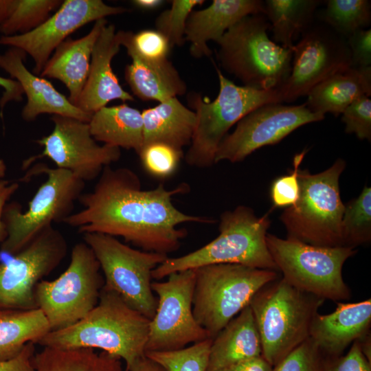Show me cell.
<instances>
[{"mask_svg": "<svg viewBox=\"0 0 371 371\" xmlns=\"http://www.w3.org/2000/svg\"><path fill=\"white\" fill-rule=\"evenodd\" d=\"M128 371H167V370L145 355L138 359L130 367Z\"/></svg>", "mask_w": 371, "mask_h": 371, "instance_id": "c3c4849f", "label": "cell"}, {"mask_svg": "<svg viewBox=\"0 0 371 371\" xmlns=\"http://www.w3.org/2000/svg\"><path fill=\"white\" fill-rule=\"evenodd\" d=\"M150 321L104 285L98 304L83 319L49 331L34 344L60 349H100L123 359L124 371H128L145 355Z\"/></svg>", "mask_w": 371, "mask_h": 371, "instance_id": "7a4b0ae2", "label": "cell"}, {"mask_svg": "<svg viewBox=\"0 0 371 371\" xmlns=\"http://www.w3.org/2000/svg\"><path fill=\"white\" fill-rule=\"evenodd\" d=\"M18 183H11L7 180H0V245L5 240V235L1 222L2 212L4 206L8 203L11 196L18 190Z\"/></svg>", "mask_w": 371, "mask_h": 371, "instance_id": "7dc6e473", "label": "cell"}, {"mask_svg": "<svg viewBox=\"0 0 371 371\" xmlns=\"http://www.w3.org/2000/svg\"><path fill=\"white\" fill-rule=\"evenodd\" d=\"M7 167L3 159H0V180H1L5 175Z\"/></svg>", "mask_w": 371, "mask_h": 371, "instance_id": "f5cc1de1", "label": "cell"}, {"mask_svg": "<svg viewBox=\"0 0 371 371\" xmlns=\"http://www.w3.org/2000/svg\"><path fill=\"white\" fill-rule=\"evenodd\" d=\"M95 141L139 155L144 146L142 112L126 104L104 106L93 113L89 122Z\"/></svg>", "mask_w": 371, "mask_h": 371, "instance_id": "83f0119b", "label": "cell"}, {"mask_svg": "<svg viewBox=\"0 0 371 371\" xmlns=\"http://www.w3.org/2000/svg\"><path fill=\"white\" fill-rule=\"evenodd\" d=\"M265 13L260 0H214L207 8L192 10L186 24L185 41L190 43V53L196 58L210 56L207 42L216 43L243 18Z\"/></svg>", "mask_w": 371, "mask_h": 371, "instance_id": "44dd1931", "label": "cell"}, {"mask_svg": "<svg viewBox=\"0 0 371 371\" xmlns=\"http://www.w3.org/2000/svg\"><path fill=\"white\" fill-rule=\"evenodd\" d=\"M259 357L260 338L248 305L212 339L206 371H218Z\"/></svg>", "mask_w": 371, "mask_h": 371, "instance_id": "cb8c5ba5", "label": "cell"}, {"mask_svg": "<svg viewBox=\"0 0 371 371\" xmlns=\"http://www.w3.org/2000/svg\"><path fill=\"white\" fill-rule=\"evenodd\" d=\"M351 56V67L371 65V30H359L347 38Z\"/></svg>", "mask_w": 371, "mask_h": 371, "instance_id": "7bdbcfd3", "label": "cell"}, {"mask_svg": "<svg viewBox=\"0 0 371 371\" xmlns=\"http://www.w3.org/2000/svg\"><path fill=\"white\" fill-rule=\"evenodd\" d=\"M363 95H371V67H350L315 86L308 93L305 104L313 113L338 116Z\"/></svg>", "mask_w": 371, "mask_h": 371, "instance_id": "d4e9b609", "label": "cell"}, {"mask_svg": "<svg viewBox=\"0 0 371 371\" xmlns=\"http://www.w3.org/2000/svg\"><path fill=\"white\" fill-rule=\"evenodd\" d=\"M100 270L92 249L79 243L73 247L70 263L58 278L36 284L37 308L45 315L51 331L74 325L95 308L104 284Z\"/></svg>", "mask_w": 371, "mask_h": 371, "instance_id": "8fae6325", "label": "cell"}, {"mask_svg": "<svg viewBox=\"0 0 371 371\" xmlns=\"http://www.w3.org/2000/svg\"><path fill=\"white\" fill-rule=\"evenodd\" d=\"M319 0H267L265 14L270 25L274 42L284 48L292 49L296 40L311 25Z\"/></svg>", "mask_w": 371, "mask_h": 371, "instance_id": "f1b7e54d", "label": "cell"}, {"mask_svg": "<svg viewBox=\"0 0 371 371\" xmlns=\"http://www.w3.org/2000/svg\"><path fill=\"white\" fill-rule=\"evenodd\" d=\"M336 309L330 314L314 317L310 339L321 352L331 357L339 356L356 340L370 333L371 300L358 302H337Z\"/></svg>", "mask_w": 371, "mask_h": 371, "instance_id": "7402d4cb", "label": "cell"}, {"mask_svg": "<svg viewBox=\"0 0 371 371\" xmlns=\"http://www.w3.org/2000/svg\"><path fill=\"white\" fill-rule=\"evenodd\" d=\"M35 352V344L27 343L17 357L0 362V371H34L32 358Z\"/></svg>", "mask_w": 371, "mask_h": 371, "instance_id": "ee69618b", "label": "cell"}, {"mask_svg": "<svg viewBox=\"0 0 371 371\" xmlns=\"http://www.w3.org/2000/svg\"><path fill=\"white\" fill-rule=\"evenodd\" d=\"M51 331L39 308L0 311V362L17 357L25 346Z\"/></svg>", "mask_w": 371, "mask_h": 371, "instance_id": "f546056e", "label": "cell"}, {"mask_svg": "<svg viewBox=\"0 0 371 371\" xmlns=\"http://www.w3.org/2000/svg\"><path fill=\"white\" fill-rule=\"evenodd\" d=\"M360 344L361 350L367 359V360L371 362V339L370 333H369L366 336L358 340Z\"/></svg>", "mask_w": 371, "mask_h": 371, "instance_id": "816d5d0a", "label": "cell"}, {"mask_svg": "<svg viewBox=\"0 0 371 371\" xmlns=\"http://www.w3.org/2000/svg\"><path fill=\"white\" fill-rule=\"evenodd\" d=\"M346 166V161L339 158L319 173L299 170V198L280 217L288 238L320 247L344 246L341 219L345 205L339 180Z\"/></svg>", "mask_w": 371, "mask_h": 371, "instance_id": "ba28073f", "label": "cell"}, {"mask_svg": "<svg viewBox=\"0 0 371 371\" xmlns=\"http://www.w3.org/2000/svg\"><path fill=\"white\" fill-rule=\"evenodd\" d=\"M41 174L47 176V180L28 203L27 211L23 212L16 201L4 206L1 222L5 238L0 245L1 253L16 254L45 227L52 223H63L74 213L85 182L67 170L52 168L45 164H35L19 181H27Z\"/></svg>", "mask_w": 371, "mask_h": 371, "instance_id": "8992f818", "label": "cell"}, {"mask_svg": "<svg viewBox=\"0 0 371 371\" xmlns=\"http://www.w3.org/2000/svg\"><path fill=\"white\" fill-rule=\"evenodd\" d=\"M128 10L102 0H65L57 11L34 30L23 34L1 36L0 44L23 50L32 58V72L40 75L55 49L85 25Z\"/></svg>", "mask_w": 371, "mask_h": 371, "instance_id": "ac0fdd59", "label": "cell"}, {"mask_svg": "<svg viewBox=\"0 0 371 371\" xmlns=\"http://www.w3.org/2000/svg\"><path fill=\"white\" fill-rule=\"evenodd\" d=\"M212 342L209 338L181 349L146 352L145 355L167 371H206Z\"/></svg>", "mask_w": 371, "mask_h": 371, "instance_id": "e575fe53", "label": "cell"}, {"mask_svg": "<svg viewBox=\"0 0 371 371\" xmlns=\"http://www.w3.org/2000/svg\"><path fill=\"white\" fill-rule=\"evenodd\" d=\"M326 7L316 14L346 38L371 23V3L368 0H328Z\"/></svg>", "mask_w": 371, "mask_h": 371, "instance_id": "1f68e13d", "label": "cell"}, {"mask_svg": "<svg viewBox=\"0 0 371 371\" xmlns=\"http://www.w3.org/2000/svg\"><path fill=\"white\" fill-rule=\"evenodd\" d=\"M271 25L263 13L247 16L216 42L221 67L245 86L262 90L280 88L291 70L292 49L271 41Z\"/></svg>", "mask_w": 371, "mask_h": 371, "instance_id": "277c9868", "label": "cell"}, {"mask_svg": "<svg viewBox=\"0 0 371 371\" xmlns=\"http://www.w3.org/2000/svg\"><path fill=\"white\" fill-rule=\"evenodd\" d=\"M121 45L128 55L133 54L146 61L168 58L171 47L167 38L158 30L146 29L134 34L131 31L117 32Z\"/></svg>", "mask_w": 371, "mask_h": 371, "instance_id": "d590c367", "label": "cell"}, {"mask_svg": "<svg viewBox=\"0 0 371 371\" xmlns=\"http://www.w3.org/2000/svg\"><path fill=\"white\" fill-rule=\"evenodd\" d=\"M138 155L146 172L164 179L175 172L183 157V150L166 144L153 143L144 146Z\"/></svg>", "mask_w": 371, "mask_h": 371, "instance_id": "74e56055", "label": "cell"}, {"mask_svg": "<svg viewBox=\"0 0 371 371\" xmlns=\"http://www.w3.org/2000/svg\"><path fill=\"white\" fill-rule=\"evenodd\" d=\"M322 371H371V363L365 357L359 341L356 340L346 355L324 361Z\"/></svg>", "mask_w": 371, "mask_h": 371, "instance_id": "b9f144b4", "label": "cell"}, {"mask_svg": "<svg viewBox=\"0 0 371 371\" xmlns=\"http://www.w3.org/2000/svg\"><path fill=\"white\" fill-rule=\"evenodd\" d=\"M82 238L99 262L104 285L130 307L151 319L157 306L151 286L152 273L168 256L135 249L102 233H83Z\"/></svg>", "mask_w": 371, "mask_h": 371, "instance_id": "7c38bea8", "label": "cell"}, {"mask_svg": "<svg viewBox=\"0 0 371 371\" xmlns=\"http://www.w3.org/2000/svg\"><path fill=\"white\" fill-rule=\"evenodd\" d=\"M215 68L219 82L216 98L210 101L196 93L188 98L196 115V124L185 160L197 168L214 164L220 143L231 127L244 116L263 104L282 102L280 88L262 90L239 86L225 77L216 66Z\"/></svg>", "mask_w": 371, "mask_h": 371, "instance_id": "52a82bcc", "label": "cell"}, {"mask_svg": "<svg viewBox=\"0 0 371 371\" xmlns=\"http://www.w3.org/2000/svg\"><path fill=\"white\" fill-rule=\"evenodd\" d=\"M292 50L291 74L280 87L282 102L307 95L330 76L351 67L347 39L317 18Z\"/></svg>", "mask_w": 371, "mask_h": 371, "instance_id": "9a60e30c", "label": "cell"}, {"mask_svg": "<svg viewBox=\"0 0 371 371\" xmlns=\"http://www.w3.org/2000/svg\"><path fill=\"white\" fill-rule=\"evenodd\" d=\"M273 367L262 357L241 361L218 371H272Z\"/></svg>", "mask_w": 371, "mask_h": 371, "instance_id": "bcb514c9", "label": "cell"}, {"mask_svg": "<svg viewBox=\"0 0 371 371\" xmlns=\"http://www.w3.org/2000/svg\"><path fill=\"white\" fill-rule=\"evenodd\" d=\"M132 3L139 9L152 10L159 8L164 1L162 0H134Z\"/></svg>", "mask_w": 371, "mask_h": 371, "instance_id": "681fc988", "label": "cell"}, {"mask_svg": "<svg viewBox=\"0 0 371 371\" xmlns=\"http://www.w3.org/2000/svg\"><path fill=\"white\" fill-rule=\"evenodd\" d=\"M307 150L296 154L293 157V168L289 174L276 178L270 188V198L273 207H288L294 205L299 198L300 166Z\"/></svg>", "mask_w": 371, "mask_h": 371, "instance_id": "ab89813d", "label": "cell"}, {"mask_svg": "<svg viewBox=\"0 0 371 371\" xmlns=\"http://www.w3.org/2000/svg\"><path fill=\"white\" fill-rule=\"evenodd\" d=\"M51 120L52 132L35 141L44 147L43 152L24 160L23 170L46 157L57 168L71 172L85 182L95 179L105 166L120 159V148L98 144L91 135L89 122L59 115H52Z\"/></svg>", "mask_w": 371, "mask_h": 371, "instance_id": "2e32d148", "label": "cell"}, {"mask_svg": "<svg viewBox=\"0 0 371 371\" xmlns=\"http://www.w3.org/2000/svg\"><path fill=\"white\" fill-rule=\"evenodd\" d=\"M324 300L302 292L284 279L267 284L251 299L262 357L272 367L310 337Z\"/></svg>", "mask_w": 371, "mask_h": 371, "instance_id": "5b68a950", "label": "cell"}, {"mask_svg": "<svg viewBox=\"0 0 371 371\" xmlns=\"http://www.w3.org/2000/svg\"><path fill=\"white\" fill-rule=\"evenodd\" d=\"M107 23L106 19L97 20L87 34L78 39L67 38L39 75L62 82L69 90V100L75 106L88 77L93 47Z\"/></svg>", "mask_w": 371, "mask_h": 371, "instance_id": "603a6c76", "label": "cell"}, {"mask_svg": "<svg viewBox=\"0 0 371 371\" xmlns=\"http://www.w3.org/2000/svg\"><path fill=\"white\" fill-rule=\"evenodd\" d=\"M43 348L32 358L34 371H123L122 359L106 352Z\"/></svg>", "mask_w": 371, "mask_h": 371, "instance_id": "4dcf8cb0", "label": "cell"}, {"mask_svg": "<svg viewBox=\"0 0 371 371\" xmlns=\"http://www.w3.org/2000/svg\"><path fill=\"white\" fill-rule=\"evenodd\" d=\"M128 56L132 62L125 67L124 78L133 95L140 100L160 103L186 93V83L168 58L146 61Z\"/></svg>", "mask_w": 371, "mask_h": 371, "instance_id": "4316f807", "label": "cell"}, {"mask_svg": "<svg viewBox=\"0 0 371 371\" xmlns=\"http://www.w3.org/2000/svg\"><path fill=\"white\" fill-rule=\"evenodd\" d=\"M0 87L3 89L0 98V114L3 117V109L8 102L22 101L23 90L19 82L3 76H0Z\"/></svg>", "mask_w": 371, "mask_h": 371, "instance_id": "f6af8a7d", "label": "cell"}, {"mask_svg": "<svg viewBox=\"0 0 371 371\" xmlns=\"http://www.w3.org/2000/svg\"><path fill=\"white\" fill-rule=\"evenodd\" d=\"M166 278L151 284L157 306L150 321L146 352L176 350L211 338L193 314L194 269L173 273Z\"/></svg>", "mask_w": 371, "mask_h": 371, "instance_id": "4fadbf2b", "label": "cell"}, {"mask_svg": "<svg viewBox=\"0 0 371 371\" xmlns=\"http://www.w3.org/2000/svg\"><path fill=\"white\" fill-rule=\"evenodd\" d=\"M269 251L282 279L295 289L324 300H348L349 287L342 276L345 262L355 248L320 247L267 234Z\"/></svg>", "mask_w": 371, "mask_h": 371, "instance_id": "30bf717a", "label": "cell"}, {"mask_svg": "<svg viewBox=\"0 0 371 371\" xmlns=\"http://www.w3.org/2000/svg\"><path fill=\"white\" fill-rule=\"evenodd\" d=\"M270 224L269 213L258 217L247 206L225 211L221 215L216 238L186 255L168 257L153 271V279L159 281L173 273L215 264H238L277 271L266 243Z\"/></svg>", "mask_w": 371, "mask_h": 371, "instance_id": "3957f363", "label": "cell"}, {"mask_svg": "<svg viewBox=\"0 0 371 371\" xmlns=\"http://www.w3.org/2000/svg\"><path fill=\"white\" fill-rule=\"evenodd\" d=\"M142 115L143 147L153 143H163L182 150L184 146L190 144L196 115L177 97L144 109Z\"/></svg>", "mask_w": 371, "mask_h": 371, "instance_id": "484cf974", "label": "cell"}, {"mask_svg": "<svg viewBox=\"0 0 371 371\" xmlns=\"http://www.w3.org/2000/svg\"><path fill=\"white\" fill-rule=\"evenodd\" d=\"M61 0H15L7 19L0 25L2 36L28 33L39 27L62 4Z\"/></svg>", "mask_w": 371, "mask_h": 371, "instance_id": "d6a6232c", "label": "cell"}, {"mask_svg": "<svg viewBox=\"0 0 371 371\" xmlns=\"http://www.w3.org/2000/svg\"><path fill=\"white\" fill-rule=\"evenodd\" d=\"M194 271L193 314L212 339L249 305L259 290L278 278L276 271L238 264L210 265Z\"/></svg>", "mask_w": 371, "mask_h": 371, "instance_id": "9c48e42d", "label": "cell"}, {"mask_svg": "<svg viewBox=\"0 0 371 371\" xmlns=\"http://www.w3.org/2000/svg\"><path fill=\"white\" fill-rule=\"evenodd\" d=\"M203 0H172L169 9L165 10L155 20L156 30L168 41L171 48L181 46L185 41L187 19L194 8Z\"/></svg>", "mask_w": 371, "mask_h": 371, "instance_id": "8d00e7d4", "label": "cell"}, {"mask_svg": "<svg viewBox=\"0 0 371 371\" xmlns=\"http://www.w3.org/2000/svg\"><path fill=\"white\" fill-rule=\"evenodd\" d=\"M15 0H0V25L11 12Z\"/></svg>", "mask_w": 371, "mask_h": 371, "instance_id": "f907efd6", "label": "cell"}, {"mask_svg": "<svg viewBox=\"0 0 371 371\" xmlns=\"http://www.w3.org/2000/svg\"><path fill=\"white\" fill-rule=\"evenodd\" d=\"M324 117L311 111L305 103L263 104L244 116L235 130L223 139L214 164L221 161H241L255 150L276 144L297 128L321 121Z\"/></svg>", "mask_w": 371, "mask_h": 371, "instance_id": "e0dca14e", "label": "cell"}, {"mask_svg": "<svg viewBox=\"0 0 371 371\" xmlns=\"http://www.w3.org/2000/svg\"><path fill=\"white\" fill-rule=\"evenodd\" d=\"M121 46L115 25L107 23L93 47L88 77L76 106L93 114L113 100H135L122 87L111 67Z\"/></svg>", "mask_w": 371, "mask_h": 371, "instance_id": "ffe728a7", "label": "cell"}, {"mask_svg": "<svg viewBox=\"0 0 371 371\" xmlns=\"http://www.w3.org/2000/svg\"><path fill=\"white\" fill-rule=\"evenodd\" d=\"M27 54L9 47L0 54V68L21 85L27 96L21 116L26 122L35 120L39 115H59L89 122L93 114L87 113L70 102L45 78L30 72L24 64Z\"/></svg>", "mask_w": 371, "mask_h": 371, "instance_id": "d6986e66", "label": "cell"}, {"mask_svg": "<svg viewBox=\"0 0 371 371\" xmlns=\"http://www.w3.org/2000/svg\"><path fill=\"white\" fill-rule=\"evenodd\" d=\"M341 120L347 133L359 139H371V100L367 95L352 102L342 113Z\"/></svg>", "mask_w": 371, "mask_h": 371, "instance_id": "60d3db41", "label": "cell"}, {"mask_svg": "<svg viewBox=\"0 0 371 371\" xmlns=\"http://www.w3.org/2000/svg\"><path fill=\"white\" fill-rule=\"evenodd\" d=\"M323 354L308 338L272 368V371H322Z\"/></svg>", "mask_w": 371, "mask_h": 371, "instance_id": "f35d334b", "label": "cell"}, {"mask_svg": "<svg viewBox=\"0 0 371 371\" xmlns=\"http://www.w3.org/2000/svg\"><path fill=\"white\" fill-rule=\"evenodd\" d=\"M344 246L355 248L371 240V188L365 186L358 197L345 205L341 219Z\"/></svg>", "mask_w": 371, "mask_h": 371, "instance_id": "836d02e7", "label": "cell"}, {"mask_svg": "<svg viewBox=\"0 0 371 371\" xmlns=\"http://www.w3.org/2000/svg\"><path fill=\"white\" fill-rule=\"evenodd\" d=\"M67 252L65 237L49 225L11 259L0 264V311L37 308L36 284L60 265Z\"/></svg>", "mask_w": 371, "mask_h": 371, "instance_id": "5bb4252c", "label": "cell"}, {"mask_svg": "<svg viewBox=\"0 0 371 371\" xmlns=\"http://www.w3.org/2000/svg\"><path fill=\"white\" fill-rule=\"evenodd\" d=\"M189 190L186 183L169 190L159 184L143 190L138 176L127 168L105 166L93 190L78 199L83 209L63 223L78 232L120 236L143 251L168 254L177 251L187 235L179 225L194 222L212 223L208 217L190 215L172 203L174 196Z\"/></svg>", "mask_w": 371, "mask_h": 371, "instance_id": "6da1fadb", "label": "cell"}]
</instances>
